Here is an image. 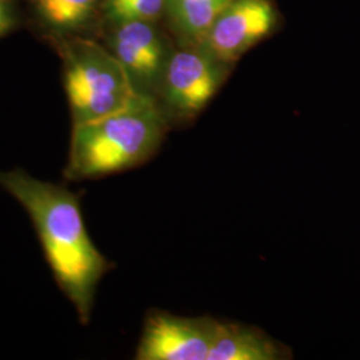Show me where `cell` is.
Returning <instances> with one entry per match:
<instances>
[{
    "mask_svg": "<svg viewBox=\"0 0 360 360\" xmlns=\"http://www.w3.org/2000/svg\"><path fill=\"white\" fill-rule=\"evenodd\" d=\"M208 316L150 311L135 352L138 360H207L218 328Z\"/></svg>",
    "mask_w": 360,
    "mask_h": 360,
    "instance_id": "obj_5",
    "label": "cell"
},
{
    "mask_svg": "<svg viewBox=\"0 0 360 360\" xmlns=\"http://www.w3.org/2000/svg\"><path fill=\"white\" fill-rule=\"evenodd\" d=\"M168 126L156 98L144 94L112 114L72 124L65 179H98L141 166L158 153Z\"/></svg>",
    "mask_w": 360,
    "mask_h": 360,
    "instance_id": "obj_2",
    "label": "cell"
},
{
    "mask_svg": "<svg viewBox=\"0 0 360 360\" xmlns=\"http://www.w3.org/2000/svg\"><path fill=\"white\" fill-rule=\"evenodd\" d=\"M285 348L257 328L238 323H218L207 360H281Z\"/></svg>",
    "mask_w": 360,
    "mask_h": 360,
    "instance_id": "obj_8",
    "label": "cell"
},
{
    "mask_svg": "<svg viewBox=\"0 0 360 360\" xmlns=\"http://www.w3.org/2000/svg\"><path fill=\"white\" fill-rule=\"evenodd\" d=\"M13 23V11L8 1L0 0V37H3L11 28Z\"/></svg>",
    "mask_w": 360,
    "mask_h": 360,
    "instance_id": "obj_12",
    "label": "cell"
},
{
    "mask_svg": "<svg viewBox=\"0 0 360 360\" xmlns=\"http://www.w3.org/2000/svg\"><path fill=\"white\" fill-rule=\"evenodd\" d=\"M167 0H105L104 15L116 26L126 22H155L166 13Z\"/></svg>",
    "mask_w": 360,
    "mask_h": 360,
    "instance_id": "obj_11",
    "label": "cell"
},
{
    "mask_svg": "<svg viewBox=\"0 0 360 360\" xmlns=\"http://www.w3.org/2000/svg\"><path fill=\"white\" fill-rule=\"evenodd\" d=\"M65 89L72 124L112 114L138 94L114 53L92 43L67 52Z\"/></svg>",
    "mask_w": 360,
    "mask_h": 360,
    "instance_id": "obj_3",
    "label": "cell"
},
{
    "mask_svg": "<svg viewBox=\"0 0 360 360\" xmlns=\"http://www.w3.org/2000/svg\"><path fill=\"white\" fill-rule=\"evenodd\" d=\"M231 0H167L166 13L183 46H198Z\"/></svg>",
    "mask_w": 360,
    "mask_h": 360,
    "instance_id": "obj_9",
    "label": "cell"
},
{
    "mask_svg": "<svg viewBox=\"0 0 360 360\" xmlns=\"http://www.w3.org/2000/svg\"><path fill=\"white\" fill-rule=\"evenodd\" d=\"M110 51L127 72L134 90L156 98L168 60L172 55L155 22H126L116 25Z\"/></svg>",
    "mask_w": 360,
    "mask_h": 360,
    "instance_id": "obj_7",
    "label": "cell"
},
{
    "mask_svg": "<svg viewBox=\"0 0 360 360\" xmlns=\"http://www.w3.org/2000/svg\"><path fill=\"white\" fill-rule=\"evenodd\" d=\"M230 68L199 46H181L172 52L156 94L168 124L199 115L218 94Z\"/></svg>",
    "mask_w": 360,
    "mask_h": 360,
    "instance_id": "obj_4",
    "label": "cell"
},
{
    "mask_svg": "<svg viewBox=\"0 0 360 360\" xmlns=\"http://www.w3.org/2000/svg\"><path fill=\"white\" fill-rule=\"evenodd\" d=\"M43 19L56 28H75L84 25L99 0H34Z\"/></svg>",
    "mask_w": 360,
    "mask_h": 360,
    "instance_id": "obj_10",
    "label": "cell"
},
{
    "mask_svg": "<svg viewBox=\"0 0 360 360\" xmlns=\"http://www.w3.org/2000/svg\"><path fill=\"white\" fill-rule=\"evenodd\" d=\"M271 0H231L198 44L211 56L232 65L276 26Z\"/></svg>",
    "mask_w": 360,
    "mask_h": 360,
    "instance_id": "obj_6",
    "label": "cell"
},
{
    "mask_svg": "<svg viewBox=\"0 0 360 360\" xmlns=\"http://www.w3.org/2000/svg\"><path fill=\"white\" fill-rule=\"evenodd\" d=\"M0 187L26 210L55 282L89 324L96 291L111 263L92 242L77 195L23 168L1 169Z\"/></svg>",
    "mask_w": 360,
    "mask_h": 360,
    "instance_id": "obj_1",
    "label": "cell"
}]
</instances>
